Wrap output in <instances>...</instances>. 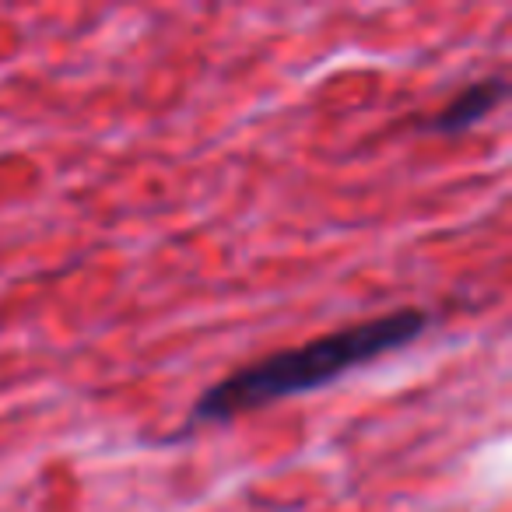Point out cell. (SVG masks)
Wrapping results in <instances>:
<instances>
[{"instance_id":"1","label":"cell","mask_w":512,"mask_h":512,"mask_svg":"<svg viewBox=\"0 0 512 512\" xmlns=\"http://www.w3.org/2000/svg\"><path fill=\"white\" fill-rule=\"evenodd\" d=\"M425 327V309L407 306L383 316H372V320L348 323V327L330 330V334L313 337L306 344H295V348H281L267 358H256V362L228 372L225 379L207 386L193 400L190 414L183 421V432L225 425V421L239 418V414L264 411V407L281 404V400L334 386L348 372L414 344L425 334Z\"/></svg>"},{"instance_id":"2","label":"cell","mask_w":512,"mask_h":512,"mask_svg":"<svg viewBox=\"0 0 512 512\" xmlns=\"http://www.w3.org/2000/svg\"><path fill=\"white\" fill-rule=\"evenodd\" d=\"M505 95H509V85H505L502 74H491V78L474 81V85L456 92L453 99L432 116L428 130H432V134H463V130L477 127L488 113H495V109L505 102Z\"/></svg>"}]
</instances>
